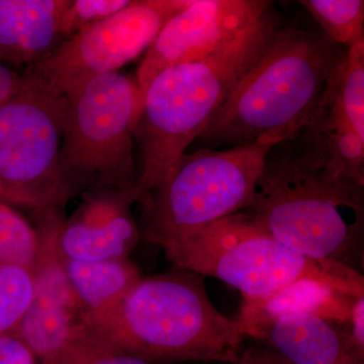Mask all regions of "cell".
Wrapping results in <instances>:
<instances>
[{
    "mask_svg": "<svg viewBox=\"0 0 364 364\" xmlns=\"http://www.w3.org/2000/svg\"><path fill=\"white\" fill-rule=\"evenodd\" d=\"M191 0H132L105 20L64 41L25 72L60 95L90 79L117 72L149 49L163 26Z\"/></svg>",
    "mask_w": 364,
    "mask_h": 364,
    "instance_id": "9",
    "label": "cell"
},
{
    "mask_svg": "<svg viewBox=\"0 0 364 364\" xmlns=\"http://www.w3.org/2000/svg\"><path fill=\"white\" fill-rule=\"evenodd\" d=\"M73 215L54 228V249L62 259L124 260L141 240L132 208L136 188L97 189L83 193Z\"/></svg>",
    "mask_w": 364,
    "mask_h": 364,
    "instance_id": "12",
    "label": "cell"
},
{
    "mask_svg": "<svg viewBox=\"0 0 364 364\" xmlns=\"http://www.w3.org/2000/svg\"><path fill=\"white\" fill-rule=\"evenodd\" d=\"M54 224L47 225L33 267L35 294L13 334L41 364H90L112 353L91 325L54 249Z\"/></svg>",
    "mask_w": 364,
    "mask_h": 364,
    "instance_id": "10",
    "label": "cell"
},
{
    "mask_svg": "<svg viewBox=\"0 0 364 364\" xmlns=\"http://www.w3.org/2000/svg\"><path fill=\"white\" fill-rule=\"evenodd\" d=\"M279 28L272 11L219 51L169 67L151 81L134 128L142 165L136 182L140 196L186 154Z\"/></svg>",
    "mask_w": 364,
    "mask_h": 364,
    "instance_id": "4",
    "label": "cell"
},
{
    "mask_svg": "<svg viewBox=\"0 0 364 364\" xmlns=\"http://www.w3.org/2000/svg\"><path fill=\"white\" fill-rule=\"evenodd\" d=\"M355 299L324 284L301 280L263 301H243L236 321L243 333L253 326L289 314H312L345 324Z\"/></svg>",
    "mask_w": 364,
    "mask_h": 364,
    "instance_id": "16",
    "label": "cell"
},
{
    "mask_svg": "<svg viewBox=\"0 0 364 364\" xmlns=\"http://www.w3.org/2000/svg\"><path fill=\"white\" fill-rule=\"evenodd\" d=\"M68 0H0V62L32 68L62 43Z\"/></svg>",
    "mask_w": 364,
    "mask_h": 364,
    "instance_id": "14",
    "label": "cell"
},
{
    "mask_svg": "<svg viewBox=\"0 0 364 364\" xmlns=\"http://www.w3.org/2000/svg\"><path fill=\"white\" fill-rule=\"evenodd\" d=\"M0 364H41L33 352L13 333L0 334Z\"/></svg>",
    "mask_w": 364,
    "mask_h": 364,
    "instance_id": "23",
    "label": "cell"
},
{
    "mask_svg": "<svg viewBox=\"0 0 364 364\" xmlns=\"http://www.w3.org/2000/svg\"><path fill=\"white\" fill-rule=\"evenodd\" d=\"M65 119V98L23 72L0 104V202L47 217L71 200L59 165Z\"/></svg>",
    "mask_w": 364,
    "mask_h": 364,
    "instance_id": "8",
    "label": "cell"
},
{
    "mask_svg": "<svg viewBox=\"0 0 364 364\" xmlns=\"http://www.w3.org/2000/svg\"><path fill=\"white\" fill-rule=\"evenodd\" d=\"M343 53L323 33L279 28L198 140L217 148L293 140L318 109Z\"/></svg>",
    "mask_w": 364,
    "mask_h": 364,
    "instance_id": "3",
    "label": "cell"
},
{
    "mask_svg": "<svg viewBox=\"0 0 364 364\" xmlns=\"http://www.w3.org/2000/svg\"><path fill=\"white\" fill-rule=\"evenodd\" d=\"M91 325L112 352L151 364H237L247 343L236 318L210 301L202 275L176 268L141 279Z\"/></svg>",
    "mask_w": 364,
    "mask_h": 364,
    "instance_id": "2",
    "label": "cell"
},
{
    "mask_svg": "<svg viewBox=\"0 0 364 364\" xmlns=\"http://www.w3.org/2000/svg\"><path fill=\"white\" fill-rule=\"evenodd\" d=\"M299 4L335 45L348 49L364 41L363 0H301Z\"/></svg>",
    "mask_w": 364,
    "mask_h": 364,
    "instance_id": "19",
    "label": "cell"
},
{
    "mask_svg": "<svg viewBox=\"0 0 364 364\" xmlns=\"http://www.w3.org/2000/svg\"><path fill=\"white\" fill-rule=\"evenodd\" d=\"M273 147L258 143L182 155L139 200L141 239L166 251L241 212L250 202Z\"/></svg>",
    "mask_w": 364,
    "mask_h": 364,
    "instance_id": "6",
    "label": "cell"
},
{
    "mask_svg": "<svg viewBox=\"0 0 364 364\" xmlns=\"http://www.w3.org/2000/svg\"><path fill=\"white\" fill-rule=\"evenodd\" d=\"M42 238L23 215L0 202V265L32 270L39 260Z\"/></svg>",
    "mask_w": 364,
    "mask_h": 364,
    "instance_id": "20",
    "label": "cell"
},
{
    "mask_svg": "<svg viewBox=\"0 0 364 364\" xmlns=\"http://www.w3.org/2000/svg\"><path fill=\"white\" fill-rule=\"evenodd\" d=\"M23 74L16 73L0 62V104L6 102L20 87Z\"/></svg>",
    "mask_w": 364,
    "mask_h": 364,
    "instance_id": "26",
    "label": "cell"
},
{
    "mask_svg": "<svg viewBox=\"0 0 364 364\" xmlns=\"http://www.w3.org/2000/svg\"><path fill=\"white\" fill-rule=\"evenodd\" d=\"M244 334L293 364H364L345 324L312 314L280 316Z\"/></svg>",
    "mask_w": 364,
    "mask_h": 364,
    "instance_id": "13",
    "label": "cell"
},
{
    "mask_svg": "<svg viewBox=\"0 0 364 364\" xmlns=\"http://www.w3.org/2000/svg\"><path fill=\"white\" fill-rule=\"evenodd\" d=\"M164 253L174 267L215 277L238 289L243 301H263L301 280L353 298L364 296L363 273L301 255L244 212L213 223Z\"/></svg>",
    "mask_w": 364,
    "mask_h": 364,
    "instance_id": "5",
    "label": "cell"
},
{
    "mask_svg": "<svg viewBox=\"0 0 364 364\" xmlns=\"http://www.w3.org/2000/svg\"><path fill=\"white\" fill-rule=\"evenodd\" d=\"M241 212L301 255L363 273L364 186L306 156L293 141L268 153Z\"/></svg>",
    "mask_w": 364,
    "mask_h": 364,
    "instance_id": "1",
    "label": "cell"
},
{
    "mask_svg": "<svg viewBox=\"0 0 364 364\" xmlns=\"http://www.w3.org/2000/svg\"><path fill=\"white\" fill-rule=\"evenodd\" d=\"M272 11V2L265 0H191L165 23L146 52L136 73L141 105L160 72L214 54Z\"/></svg>",
    "mask_w": 364,
    "mask_h": 364,
    "instance_id": "11",
    "label": "cell"
},
{
    "mask_svg": "<svg viewBox=\"0 0 364 364\" xmlns=\"http://www.w3.org/2000/svg\"><path fill=\"white\" fill-rule=\"evenodd\" d=\"M237 364H293L264 345L246 343Z\"/></svg>",
    "mask_w": 364,
    "mask_h": 364,
    "instance_id": "25",
    "label": "cell"
},
{
    "mask_svg": "<svg viewBox=\"0 0 364 364\" xmlns=\"http://www.w3.org/2000/svg\"><path fill=\"white\" fill-rule=\"evenodd\" d=\"M321 102L334 107L364 140V41L345 50Z\"/></svg>",
    "mask_w": 364,
    "mask_h": 364,
    "instance_id": "18",
    "label": "cell"
},
{
    "mask_svg": "<svg viewBox=\"0 0 364 364\" xmlns=\"http://www.w3.org/2000/svg\"><path fill=\"white\" fill-rule=\"evenodd\" d=\"M90 364H151L143 359L127 355V354L112 352L102 358L97 359Z\"/></svg>",
    "mask_w": 364,
    "mask_h": 364,
    "instance_id": "27",
    "label": "cell"
},
{
    "mask_svg": "<svg viewBox=\"0 0 364 364\" xmlns=\"http://www.w3.org/2000/svg\"><path fill=\"white\" fill-rule=\"evenodd\" d=\"M132 0H68L61 18L64 40L105 20L128 6Z\"/></svg>",
    "mask_w": 364,
    "mask_h": 364,
    "instance_id": "22",
    "label": "cell"
},
{
    "mask_svg": "<svg viewBox=\"0 0 364 364\" xmlns=\"http://www.w3.org/2000/svg\"><path fill=\"white\" fill-rule=\"evenodd\" d=\"M58 259L74 294L88 314L100 312L116 303L142 279L138 268L128 259Z\"/></svg>",
    "mask_w": 364,
    "mask_h": 364,
    "instance_id": "17",
    "label": "cell"
},
{
    "mask_svg": "<svg viewBox=\"0 0 364 364\" xmlns=\"http://www.w3.org/2000/svg\"><path fill=\"white\" fill-rule=\"evenodd\" d=\"M64 98L59 165L71 200L97 189L136 188L134 128L141 107L136 82L114 72L90 79Z\"/></svg>",
    "mask_w": 364,
    "mask_h": 364,
    "instance_id": "7",
    "label": "cell"
},
{
    "mask_svg": "<svg viewBox=\"0 0 364 364\" xmlns=\"http://www.w3.org/2000/svg\"><path fill=\"white\" fill-rule=\"evenodd\" d=\"M345 327L352 343L364 355V296L354 299Z\"/></svg>",
    "mask_w": 364,
    "mask_h": 364,
    "instance_id": "24",
    "label": "cell"
},
{
    "mask_svg": "<svg viewBox=\"0 0 364 364\" xmlns=\"http://www.w3.org/2000/svg\"><path fill=\"white\" fill-rule=\"evenodd\" d=\"M35 294L32 270L18 265H0V334L13 333Z\"/></svg>",
    "mask_w": 364,
    "mask_h": 364,
    "instance_id": "21",
    "label": "cell"
},
{
    "mask_svg": "<svg viewBox=\"0 0 364 364\" xmlns=\"http://www.w3.org/2000/svg\"><path fill=\"white\" fill-rule=\"evenodd\" d=\"M291 141L306 156L364 186V140L331 105L320 102Z\"/></svg>",
    "mask_w": 364,
    "mask_h": 364,
    "instance_id": "15",
    "label": "cell"
}]
</instances>
